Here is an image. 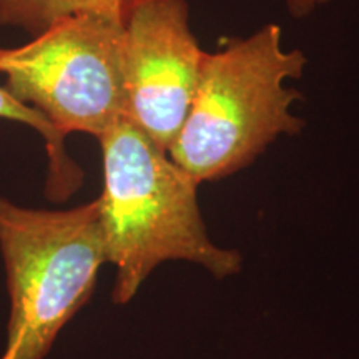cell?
<instances>
[{
  "label": "cell",
  "instance_id": "obj_5",
  "mask_svg": "<svg viewBox=\"0 0 359 359\" xmlns=\"http://www.w3.org/2000/svg\"><path fill=\"white\" fill-rule=\"evenodd\" d=\"M203 57L187 0H137L125 13V116L161 150L182 132Z\"/></svg>",
  "mask_w": 359,
  "mask_h": 359
},
{
  "label": "cell",
  "instance_id": "obj_1",
  "mask_svg": "<svg viewBox=\"0 0 359 359\" xmlns=\"http://www.w3.org/2000/svg\"><path fill=\"white\" fill-rule=\"evenodd\" d=\"M103 190L98 219L107 263L115 268L111 302L128 304L167 262H187L224 280L243 268L240 251L213 243L198 205V185L127 116L97 138Z\"/></svg>",
  "mask_w": 359,
  "mask_h": 359
},
{
  "label": "cell",
  "instance_id": "obj_7",
  "mask_svg": "<svg viewBox=\"0 0 359 359\" xmlns=\"http://www.w3.org/2000/svg\"><path fill=\"white\" fill-rule=\"evenodd\" d=\"M137 0H0V25L25 27L40 34L75 13H103L122 19Z\"/></svg>",
  "mask_w": 359,
  "mask_h": 359
},
{
  "label": "cell",
  "instance_id": "obj_6",
  "mask_svg": "<svg viewBox=\"0 0 359 359\" xmlns=\"http://www.w3.org/2000/svg\"><path fill=\"white\" fill-rule=\"evenodd\" d=\"M0 118L29 125L42 135L48 155L47 193L52 200H64L77 190L82 183V172L67 155L65 138L55 132L40 111L20 103L6 88L0 87Z\"/></svg>",
  "mask_w": 359,
  "mask_h": 359
},
{
  "label": "cell",
  "instance_id": "obj_2",
  "mask_svg": "<svg viewBox=\"0 0 359 359\" xmlns=\"http://www.w3.org/2000/svg\"><path fill=\"white\" fill-rule=\"evenodd\" d=\"M306 57L285 48L283 30L266 24L217 52H205L195 97L168 155L198 183L213 182L253 163L281 135H298L304 122L291 111Z\"/></svg>",
  "mask_w": 359,
  "mask_h": 359
},
{
  "label": "cell",
  "instance_id": "obj_4",
  "mask_svg": "<svg viewBox=\"0 0 359 359\" xmlns=\"http://www.w3.org/2000/svg\"><path fill=\"white\" fill-rule=\"evenodd\" d=\"M123 20L75 13L57 20L32 42L0 48L4 88L40 111L60 137L98 138L125 116Z\"/></svg>",
  "mask_w": 359,
  "mask_h": 359
},
{
  "label": "cell",
  "instance_id": "obj_8",
  "mask_svg": "<svg viewBox=\"0 0 359 359\" xmlns=\"http://www.w3.org/2000/svg\"><path fill=\"white\" fill-rule=\"evenodd\" d=\"M326 2L327 0H286V6L293 17H304Z\"/></svg>",
  "mask_w": 359,
  "mask_h": 359
},
{
  "label": "cell",
  "instance_id": "obj_3",
  "mask_svg": "<svg viewBox=\"0 0 359 359\" xmlns=\"http://www.w3.org/2000/svg\"><path fill=\"white\" fill-rule=\"evenodd\" d=\"M0 255L8 293L0 359H45L90 302L107 263L98 201L39 210L0 196Z\"/></svg>",
  "mask_w": 359,
  "mask_h": 359
}]
</instances>
